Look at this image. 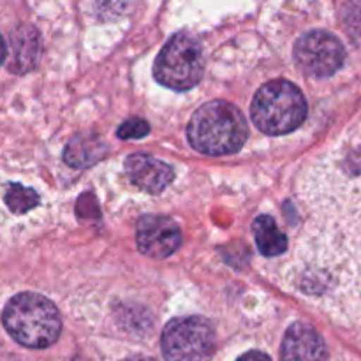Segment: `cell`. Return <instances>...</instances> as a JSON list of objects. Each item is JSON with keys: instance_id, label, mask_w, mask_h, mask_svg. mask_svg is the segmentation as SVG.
Segmentation results:
<instances>
[{"instance_id": "obj_17", "label": "cell", "mask_w": 361, "mask_h": 361, "mask_svg": "<svg viewBox=\"0 0 361 361\" xmlns=\"http://www.w3.org/2000/svg\"><path fill=\"white\" fill-rule=\"evenodd\" d=\"M6 226H7V219H6V215H4L2 207H0V240H2V236H4V228H6Z\"/></svg>"}, {"instance_id": "obj_12", "label": "cell", "mask_w": 361, "mask_h": 361, "mask_svg": "<svg viewBox=\"0 0 361 361\" xmlns=\"http://www.w3.org/2000/svg\"><path fill=\"white\" fill-rule=\"evenodd\" d=\"M104 152V143L97 136L80 134V136L73 137L69 147L66 148V162L73 168H88L95 161H99Z\"/></svg>"}, {"instance_id": "obj_3", "label": "cell", "mask_w": 361, "mask_h": 361, "mask_svg": "<svg viewBox=\"0 0 361 361\" xmlns=\"http://www.w3.org/2000/svg\"><path fill=\"white\" fill-rule=\"evenodd\" d=\"M7 334L28 349H46L56 342L62 319L56 307L37 293H21L9 300L2 314Z\"/></svg>"}, {"instance_id": "obj_16", "label": "cell", "mask_w": 361, "mask_h": 361, "mask_svg": "<svg viewBox=\"0 0 361 361\" xmlns=\"http://www.w3.org/2000/svg\"><path fill=\"white\" fill-rule=\"evenodd\" d=\"M6 55H7V46H6V41H4V37L0 35V63L6 60Z\"/></svg>"}, {"instance_id": "obj_11", "label": "cell", "mask_w": 361, "mask_h": 361, "mask_svg": "<svg viewBox=\"0 0 361 361\" xmlns=\"http://www.w3.org/2000/svg\"><path fill=\"white\" fill-rule=\"evenodd\" d=\"M254 238L259 252L267 257L284 254L288 249V236L279 229L277 222L270 215H259L252 224Z\"/></svg>"}, {"instance_id": "obj_10", "label": "cell", "mask_w": 361, "mask_h": 361, "mask_svg": "<svg viewBox=\"0 0 361 361\" xmlns=\"http://www.w3.org/2000/svg\"><path fill=\"white\" fill-rule=\"evenodd\" d=\"M282 361H328L319 331L307 323L291 324L282 341Z\"/></svg>"}, {"instance_id": "obj_7", "label": "cell", "mask_w": 361, "mask_h": 361, "mask_svg": "<svg viewBox=\"0 0 361 361\" xmlns=\"http://www.w3.org/2000/svg\"><path fill=\"white\" fill-rule=\"evenodd\" d=\"M295 60L309 76L330 78L344 66L345 48L331 32L310 30L296 41Z\"/></svg>"}, {"instance_id": "obj_5", "label": "cell", "mask_w": 361, "mask_h": 361, "mask_svg": "<svg viewBox=\"0 0 361 361\" xmlns=\"http://www.w3.org/2000/svg\"><path fill=\"white\" fill-rule=\"evenodd\" d=\"M204 56L200 42L187 34H176L166 42L154 63V76L171 90H190L201 81Z\"/></svg>"}, {"instance_id": "obj_6", "label": "cell", "mask_w": 361, "mask_h": 361, "mask_svg": "<svg viewBox=\"0 0 361 361\" xmlns=\"http://www.w3.org/2000/svg\"><path fill=\"white\" fill-rule=\"evenodd\" d=\"M162 355L166 361H212L215 355V331L201 316L173 319L162 331Z\"/></svg>"}, {"instance_id": "obj_15", "label": "cell", "mask_w": 361, "mask_h": 361, "mask_svg": "<svg viewBox=\"0 0 361 361\" xmlns=\"http://www.w3.org/2000/svg\"><path fill=\"white\" fill-rule=\"evenodd\" d=\"M238 361H271V360L268 358V356L264 355V353L252 351V353H247V355H243Z\"/></svg>"}, {"instance_id": "obj_9", "label": "cell", "mask_w": 361, "mask_h": 361, "mask_svg": "<svg viewBox=\"0 0 361 361\" xmlns=\"http://www.w3.org/2000/svg\"><path fill=\"white\" fill-rule=\"evenodd\" d=\"M126 171L137 189L148 194H161L175 178V169L159 159L133 154L126 159Z\"/></svg>"}, {"instance_id": "obj_13", "label": "cell", "mask_w": 361, "mask_h": 361, "mask_svg": "<svg viewBox=\"0 0 361 361\" xmlns=\"http://www.w3.org/2000/svg\"><path fill=\"white\" fill-rule=\"evenodd\" d=\"M4 204L7 210L14 215L30 212L39 204V194L34 189L20 185V183H9L4 192Z\"/></svg>"}, {"instance_id": "obj_4", "label": "cell", "mask_w": 361, "mask_h": 361, "mask_svg": "<svg viewBox=\"0 0 361 361\" xmlns=\"http://www.w3.org/2000/svg\"><path fill=\"white\" fill-rule=\"evenodd\" d=\"M254 126L270 136L298 129L307 118V101L302 90L288 80H274L256 92L250 104Z\"/></svg>"}, {"instance_id": "obj_2", "label": "cell", "mask_w": 361, "mask_h": 361, "mask_svg": "<svg viewBox=\"0 0 361 361\" xmlns=\"http://www.w3.org/2000/svg\"><path fill=\"white\" fill-rule=\"evenodd\" d=\"M187 136L194 150L204 155H231L245 145L249 127L243 113L226 101L201 106L190 118Z\"/></svg>"}, {"instance_id": "obj_8", "label": "cell", "mask_w": 361, "mask_h": 361, "mask_svg": "<svg viewBox=\"0 0 361 361\" xmlns=\"http://www.w3.org/2000/svg\"><path fill=\"white\" fill-rule=\"evenodd\" d=\"M182 242V233L173 219L164 215H145L137 221L136 245L141 254L154 259L171 256Z\"/></svg>"}, {"instance_id": "obj_14", "label": "cell", "mask_w": 361, "mask_h": 361, "mask_svg": "<svg viewBox=\"0 0 361 361\" xmlns=\"http://www.w3.org/2000/svg\"><path fill=\"white\" fill-rule=\"evenodd\" d=\"M150 133V126L143 118H130L118 127L116 136L120 140H140Z\"/></svg>"}, {"instance_id": "obj_18", "label": "cell", "mask_w": 361, "mask_h": 361, "mask_svg": "<svg viewBox=\"0 0 361 361\" xmlns=\"http://www.w3.org/2000/svg\"><path fill=\"white\" fill-rule=\"evenodd\" d=\"M126 361H155V360H152V358H129Z\"/></svg>"}, {"instance_id": "obj_1", "label": "cell", "mask_w": 361, "mask_h": 361, "mask_svg": "<svg viewBox=\"0 0 361 361\" xmlns=\"http://www.w3.org/2000/svg\"><path fill=\"white\" fill-rule=\"evenodd\" d=\"M307 291L345 317L361 316V137L344 141L316 169ZM305 252V254H307Z\"/></svg>"}]
</instances>
